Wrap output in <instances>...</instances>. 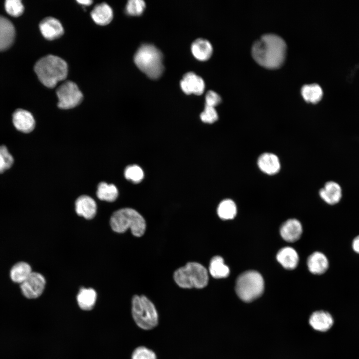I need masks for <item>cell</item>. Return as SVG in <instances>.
Instances as JSON below:
<instances>
[{"label":"cell","mask_w":359,"mask_h":359,"mask_svg":"<svg viewBox=\"0 0 359 359\" xmlns=\"http://www.w3.org/2000/svg\"><path fill=\"white\" fill-rule=\"evenodd\" d=\"M286 49V43L281 37L273 34H267L254 42L251 53L259 65L267 69H275L283 65Z\"/></svg>","instance_id":"cell-1"},{"label":"cell","mask_w":359,"mask_h":359,"mask_svg":"<svg viewBox=\"0 0 359 359\" xmlns=\"http://www.w3.org/2000/svg\"><path fill=\"white\" fill-rule=\"evenodd\" d=\"M34 70L38 79L45 86L54 87L66 79L68 74L67 63L57 56L48 55L37 61Z\"/></svg>","instance_id":"cell-2"},{"label":"cell","mask_w":359,"mask_h":359,"mask_svg":"<svg viewBox=\"0 0 359 359\" xmlns=\"http://www.w3.org/2000/svg\"><path fill=\"white\" fill-rule=\"evenodd\" d=\"M134 61L137 67L151 79H158L163 72L162 54L153 45H141L134 55Z\"/></svg>","instance_id":"cell-3"},{"label":"cell","mask_w":359,"mask_h":359,"mask_svg":"<svg viewBox=\"0 0 359 359\" xmlns=\"http://www.w3.org/2000/svg\"><path fill=\"white\" fill-rule=\"evenodd\" d=\"M112 230L118 233L129 229L136 237H141L145 233L146 222L142 216L135 210L125 208L114 212L110 219Z\"/></svg>","instance_id":"cell-4"},{"label":"cell","mask_w":359,"mask_h":359,"mask_svg":"<svg viewBox=\"0 0 359 359\" xmlns=\"http://www.w3.org/2000/svg\"><path fill=\"white\" fill-rule=\"evenodd\" d=\"M173 277L176 283L183 288H203L207 286L209 280L205 267L195 262H189L178 269Z\"/></svg>","instance_id":"cell-5"},{"label":"cell","mask_w":359,"mask_h":359,"mask_svg":"<svg viewBox=\"0 0 359 359\" xmlns=\"http://www.w3.org/2000/svg\"><path fill=\"white\" fill-rule=\"evenodd\" d=\"M132 314L136 324L143 329H152L158 323V315L154 305L144 295L133 297Z\"/></svg>","instance_id":"cell-6"},{"label":"cell","mask_w":359,"mask_h":359,"mask_svg":"<svg viewBox=\"0 0 359 359\" xmlns=\"http://www.w3.org/2000/svg\"><path fill=\"white\" fill-rule=\"evenodd\" d=\"M264 283L262 276L256 271H247L237 278L236 292L238 297L245 302H251L259 297L263 292Z\"/></svg>","instance_id":"cell-7"},{"label":"cell","mask_w":359,"mask_h":359,"mask_svg":"<svg viewBox=\"0 0 359 359\" xmlns=\"http://www.w3.org/2000/svg\"><path fill=\"white\" fill-rule=\"evenodd\" d=\"M59 108L69 109L78 105L83 99V95L74 82L67 81L62 83L56 90Z\"/></svg>","instance_id":"cell-8"},{"label":"cell","mask_w":359,"mask_h":359,"mask_svg":"<svg viewBox=\"0 0 359 359\" xmlns=\"http://www.w3.org/2000/svg\"><path fill=\"white\" fill-rule=\"evenodd\" d=\"M46 284L44 277L40 273L32 272L21 284L20 289L23 295L28 299H35L43 292Z\"/></svg>","instance_id":"cell-9"},{"label":"cell","mask_w":359,"mask_h":359,"mask_svg":"<svg viewBox=\"0 0 359 359\" xmlns=\"http://www.w3.org/2000/svg\"><path fill=\"white\" fill-rule=\"evenodd\" d=\"M39 29L43 37L49 40L57 39L64 33V29L60 22L52 17L43 19L39 24Z\"/></svg>","instance_id":"cell-10"},{"label":"cell","mask_w":359,"mask_h":359,"mask_svg":"<svg viewBox=\"0 0 359 359\" xmlns=\"http://www.w3.org/2000/svg\"><path fill=\"white\" fill-rule=\"evenodd\" d=\"M180 86L186 94L200 95L203 93L205 88L203 79L192 72H188L183 76L180 82Z\"/></svg>","instance_id":"cell-11"},{"label":"cell","mask_w":359,"mask_h":359,"mask_svg":"<svg viewBox=\"0 0 359 359\" xmlns=\"http://www.w3.org/2000/svg\"><path fill=\"white\" fill-rule=\"evenodd\" d=\"M321 198L328 204L333 205L338 203L342 196L341 186L335 181L327 182L319 192Z\"/></svg>","instance_id":"cell-12"},{"label":"cell","mask_w":359,"mask_h":359,"mask_svg":"<svg viewBox=\"0 0 359 359\" xmlns=\"http://www.w3.org/2000/svg\"><path fill=\"white\" fill-rule=\"evenodd\" d=\"M13 122L17 130L24 133L31 132L35 125V120L32 114L22 109H18L14 112Z\"/></svg>","instance_id":"cell-13"},{"label":"cell","mask_w":359,"mask_h":359,"mask_svg":"<svg viewBox=\"0 0 359 359\" xmlns=\"http://www.w3.org/2000/svg\"><path fill=\"white\" fill-rule=\"evenodd\" d=\"M257 165L262 172L269 175L276 174L281 168L279 158L275 154L269 152L264 153L259 156Z\"/></svg>","instance_id":"cell-14"},{"label":"cell","mask_w":359,"mask_h":359,"mask_svg":"<svg viewBox=\"0 0 359 359\" xmlns=\"http://www.w3.org/2000/svg\"><path fill=\"white\" fill-rule=\"evenodd\" d=\"M75 210L79 216L86 219H92L96 214L97 205L91 197L82 195L76 200Z\"/></svg>","instance_id":"cell-15"},{"label":"cell","mask_w":359,"mask_h":359,"mask_svg":"<svg viewBox=\"0 0 359 359\" xmlns=\"http://www.w3.org/2000/svg\"><path fill=\"white\" fill-rule=\"evenodd\" d=\"M15 35L12 23L5 17L0 15V50H4L12 44Z\"/></svg>","instance_id":"cell-16"},{"label":"cell","mask_w":359,"mask_h":359,"mask_svg":"<svg viewBox=\"0 0 359 359\" xmlns=\"http://www.w3.org/2000/svg\"><path fill=\"white\" fill-rule=\"evenodd\" d=\"M280 234L288 242H295L301 236L302 232L300 222L295 219L287 220L281 226Z\"/></svg>","instance_id":"cell-17"},{"label":"cell","mask_w":359,"mask_h":359,"mask_svg":"<svg viewBox=\"0 0 359 359\" xmlns=\"http://www.w3.org/2000/svg\"><path fill=\"white\" fill-rule=\"evenodd\" d=\"M93 20L99 25H106L112 21L113 16L111 7L103 2L96 5L91 12Z\"/></svg>","instance_id":"cell-18"},{"label":"cell","mask_w":359,"mask_h":359,"mask_svg":"<svg viewBox=\"0 0 359 359\" xmlns=\"http://www.w3.org/2000/svg\"><path fill=\"white\" fill-rule=\"evenodd\" d=\"M309 323L315 330L326 331L332 327L333 320L329 313L323 311H318L311 315Z\"/></svg>","instance_id":"cell-19"},{"label":"cell","mask_w":359,"mask_h":359,"mask_svg":"<svg viewBox=\"0 0 359 359\" xmlns=\"http://www.w3.org/2000/svg\"><path fill=\"white\" fill-rule=\"evenodd\" d=\"M307 265L309 271L314 274H322L325 272L329 267V262L326 256L320 252H315L308 258Z\"/></svg>","instance_id":"cell-20"},{"label":"cell","mask_w":359,"mask_h":359,"mask_svg":"<svg viewBox=\"0 0 359 359\" xmlns=\"http://www.w3.org/2000/svg\"><path fill=\"white\" fill-rule=\"evenodd\" d=\"M278 261L286 269H293L296 267L299 257L296 250L290 247H286L279 251L277 254Z\"/></svg>","instance_id":"cell-21"},{"label":"cell","mask_w":359,"mask_h":359,"mask_svg":"<svg viewBox=\"0 0 359 359\" xmlns=\"http://www.w3.org/2000/svg\"><path fill=\"white\" fill-rule=\"evenodd\" d=\"M191 50L194 56L200 61L209 59L212 53V47L207 40L202 38L195 40L191 45Z\"/></svg>","instance_id":"cell-22"},{"label":"cell","mask_w":359,"mask_h":359,"mask_svg":"<svg viewBox=\"0 0 359 359\" xmlns=\"http://www.w3.org/2000/svg\"><path fill=\"white\" fill-rule=\"evenodd\" d=\"M96 299V292L91 288H81L77 295L78 304L83 310H91L94 307Z\"/></svg>","instance_id":"cell-23"},{"label":"cell","mask_w":359,"mask_h":359,"mask_svg":"<svg viewBox=\"0 0 359 359\" xmlns=\"http://www.w3.org/2000/svg\"><path fill=\"white\" fill-rule=\"evenodd\" d=\"M32 272L30 265L25 262H19L14 264L10 272V276L14 282L21 284Z\"/></svg>","instance_id":"cell-24"},{"label":"cell","mask_w":359,"mask_h":359,"mask_svg":"<svg viewBox=\"0 0 359 359\" xmlns=\"http://www.w3.org/2000/svg\"><path fill=\"white\" fill-rule=\"evenodd\" d=\"M209 272L214 278L227 277L230 273L229 267L225 264L223 259L219 256L213 257L210 262Z\"/></svg>","instance_id":"cell-25"},{"label":"cell","mask_w":359,"mask_h":359,"mask_svg":"<svg viewBox=\"0 0 359 359\" xmlns=\"http://www.w3.org/2000/svg\"><path fill=\"white\" fill-rule=\"evenodd\" d=\"M301 93L304 100L312 104L318 103L323 95L321 87L317 84L304 85L301 88Z\"/></svg>","instance_id":"cell-26"},{"label":"cell","mask_w":359,"mask_h":359,"mask_svg":"<svg viewBox=\"0 0 359 359\" xmlns=\"http://www.w3.org/2000/svg\"><path fill=\"white\" fill-rule=\"evenodd\" d=\"M96 194L98 198L101 200L113 202L117 199L118 192L114 185L101 182L97 187Z\"/></svg>","instance_id":"cell-27"},{"label":"cell","mask_w":359,"mask_h":359,"mask_svg":"<svg viewBox=\"0 0 359 359\" xmlns=\"http://www.w3.org/2000/svg\"><path fill=\"white\" fill-rule=\"evenodd\" d=\"M217 214L223 220L232 219L237 213L235 203L231 199H225L220 203L217 208Z\"/></svg>","instance_id":"cell-28"},{"label":"cell","mask_w":359,"mask_h":359,"mask_svg":"<svg viewBox=\"0 0 359 359\" xmlns=\"http://www.w3.org/2000/svg\"><path fill=\"white\" fill-rule=\"evenodd\" d=\"M126 179L134 183H138L144 178L142 169L138 165H130L126 168L124 171Z\"/></svg>","instance_id":"cell-29"},{"label":"cell","mask_w":359,"mask_h":359,"mask_svg":"<svg viewBox=\"0 0 359 359\" xmlns=\"http://www.w3.org/2000/svg\"><path fill=\"white\" fill-rule=\"evenodd\" d=\"M145 3L142 0H130L127 2L125 11L127 14L131 16H139L144 11Z\"/></svg>","instance_id":"cell-30"},{"label":"cell","mask_w":359,"mask_h":359,"mask_svg":"<svg viewBox=\"0 0 359 359\" xmlns=\"http://www.w3.org/2000/svg\"><path fill=\"white\" fill-rule=\"evenodd\" d=\"M14 159L7 148L0 146V173L10 168L13 163Z\"/></svg>","instance_id":"cell-31"},{"label":"cell","mask_w":359,"mask_h":359,"mask_svg":"<svg viewBox=\"0 0 359 359\" xmlns=\"http://www.w3.org/2000/svg\"><path fill=\"white\" fill-rule=\"evenodd\" d=\"M5 7L7 13L13 16L20 15L24 10V6L19 0H6Z\"/></svg>","instance_id":"cell-32"},{"label":"cell","mask_w":359,"mask_h":359,"mask_svg":"<svg viewBox=\"0 0 359 359\" xmlns=\"http://www.w3.org/2000/svg\"><path fill=\"white\" fill-rule=\"evenodd\" d=\"M132 359H156V355L152 350L144 346H140L133 352Z\"/></svg>","instance_id":"cell-33"},{"label":"cell","mask_w":359,"mask_h":359,"mask_svg":"<svg viewBox=\"0 0 359 359\" xmlns=\"http://www.w3.org/2000/svg\"><path fill=\"white\" fill-rule=\"evenodd\" d=\"M200 118L203 122L211 124L217 120L218 116L214 107L205 105L204 110L200 114Z\"/></svg>","instance_id":"cell-34"},{"label":"cell","mask_w":359,"mask_h":359,"mask_svg":"<svg viewBox=\"0 0 359 359\" xmlns=\"http://www.w3.org/2000/svg\"><path fill=\"white\" fill-rule=\"evenodd\" d=\"M206 104L205 105L215 107L221 102L220 96L213 91H209L206 93L205 96Z\"/></svg>","instance_id":"cell-35"},{"label":"cell","mask_w":359,"mask_h":359,"mask_svg":"<svg viewBox=\"0 0 359 359\" xmlns=\"http://www.w3.org/2000/svg\"><path fill=\"white\" fill-rule=\"evenodd\" d=\"M352 247L355 252L359 254V235L355 237L353 240Z\"/></svg>","instance_id":"cell-36"},{"label":"cell","mask_w":359,"mask_h":359,"mask_svg":"<svg viewBox=\"0 0 359 359\" xmlns=\"http://www.w3.org/2000/svg\"><path fill=\"white\" fill-rule=\"evenodd\" d=\"M77 2L81 5L86 6L90 5L93 2L92 0H77Z\"/></svg>","instance_id":"cell-37"}]
</instances>
